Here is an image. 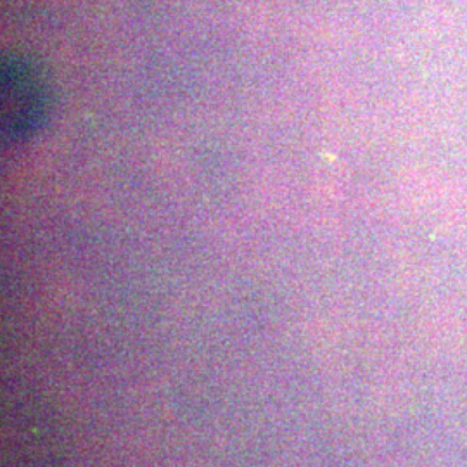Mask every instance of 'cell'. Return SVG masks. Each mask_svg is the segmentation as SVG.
Segmentation results:
<instances>
[{"instance_id":"1","label":"cell","mask_w":467,"mask_h":467,"mask_svg":"<svg viewBox=\"0 0 467 467\" xmlns=\"http://www.w3.org/2000/svg\"><path fill=\"white\" fill-rule=\"evenodd\" d=\"M48 83L35 64L5 59L2 64V133L7 142L33 135L48 114Z\"/></svg>"}]
</instances>
